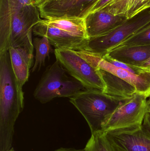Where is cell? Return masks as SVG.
<instances>
[{"label":"cell","mask_w":150,"mask_h":151,"mask_svg":"<svg viewBox=\"0 0 150 151\" xmlns=\"http://www.w3.org/2000/svg\"><path fill=\"white\" fill-rule=\"evenodd\" d=\"M41 19L31 0H0V53L10 47L33 51V29Z\"/></svg>","instance_id":"6da1fadb"},{"label":"cell","mask_w":150,"mask_h":151,"mask_svg":"<svg viewBox=\"0 0 150 151\" xmlns=\"http://www.w3.org/2000/svg\"><path fill=\"white\" fill-rule=\"evenodd\" d=\"M11 67L9 51L0 53V151L12 148L15 125L24 107V96Z\"/></svg>","instance_id":"7a4b0ae2"},{"label":"cell","mask_w":150,"mask_h":151,"mask_svg":"<svg viewBox=\"0 0 150 151\" xmlns=\"http://www.w3.org/2000/svg\"><path fill=\"white\" fill-rule=\"evenodd\" d=\"M69 99L87 122L91 134L102 132L103 127L109 117L128 99L94 89L85 90Z\"/></svg>","instance_id":"3957f363"},{"label":"cell","mask_w":150,"mask_h":151,"mask_svg":"<svg viewBox=\"0 0 150 151\" xmlns=\"http://www.w3.org/2000/svg\"><path fill=\"white\" fill-rule=\"evenodd\" d=\"M61 64L56 60L48 66L33 92V96L42 103L55 98H70L86 89L80 82L68 76Z\"/></svg>","instance_id":"277c9868"},{"label":"cell","mask_w":150,"mask_h":151,"mask_svg":"<svg viewBox=\"0 0 150 151\" xmlns=\"http://www.w3.org/2000/svg\"><path fill=\"white\" fill-rule=\"evenodd\" d=\"M150 24V8L130 18L110 32L90 38L83 49L103 56Z\"/></svg>","instance_id":"5b68a950"},{"label":"cell","mask_w":150,"mask_h":151,"mask_svg":"<svg viewBox=\"0 0 150 151\" xmlns=\"http://www.w3.org/2000/svg\"><path fill=\"white\" fill-rule=\"evenodd\" d=\"M54 54L68 73L82 83L86 89L104 91L106 86L100 70L90 64L76 51L55 49Z\"/></svg>","instance_id":"8992f818"},{"label":"cell","mask_w":150,"mask_h":151,"mask_svg":"<svg viewBox=\"0 0 150 151\" xmlns=\"http://www.w3.org/2000/svg\"><path fill=\"white\" fill-rule=\"evenodd\" d=\"M147 98L136 93L122 103L109 117L102 132L141 126L148 113Z\"/></svg>","instance_id":"52a82bcc"},{"label":"cell","mask_w":150,"mask_h":151,"mask_svg":"<svg viewBox=\"0 0 150 151\" xmlns=\"http://www.w3.org/2000/svg\"><path fill=\"white\" fill-rule=\"evenodd\" d=\"M76 51L93 67L117 76L134 86L137 93L146 98L150 96V71H146L140 75L133 74L114 66L98 54L85 49Z\"/></svg>","instance_id":"ba28073f"},{"label":"cell","mask_w":150,"mask_h":151,"mask_svg":"<svg viewBox=\"0 0 150 151\" xmlns=\"http://www.w3.org/2000/svg\"><path fill=\"white\" fill-rule=\"evenodd\" d=\"M105 133L116 151H150V133L143 125Z\"/></svg>","instance_id":"9c48e42d"},{"label":"cell","mask_w":150,"mask_h":151,"mask_svg":"<svg viewBox=\"0 0 150 151\" xmlns=\"http://www.w3.org/2000/svg\"><path fill=\"white\" fill-rule=\"evenodd\" d=\"M100 0H61L39 9L41 17L84 19Z\"/></svg>","instance_id":"30bf717a"},{"label":"cell","mask_w":150,"mask_h":151,"mask_svg":"<svg viewBox=\"0 0 150 151\" xmlns=\"http://www.w3.org/2000/svg\"><path fill=\"white\" fill-rule=\"evenodd\" d=\"M33 33L39 37H46L51 45L59 50L78 51L84 48L88 40L49 25L44 23L42 19L33 27Z\"/></svg>","instance_id":"8fae6325"},{"label":"cell","mask_w":150,"mask_h":151,"mask_svg":"<svg viewBox=\"0 0 150 151\" xmlns=\"http://www.w3.org/2000/svg\"><path fill=\"white\" fill-rule=\"evenodd\" d=\"M127 19L124 16L114 15L103 9L90 12L84 18L87 36L90 39L105 35Z\"/></svg>","instance_id":"7c38bea8"},{"label":"cell","mask_w":150,"mask_h":151,"mask_svg":"<svg viewBox=\"0 0 150 151\" xmlns=\"http://www.w3.org/2000/svg\"><path fill=\"white\" fill-rule=\"evenodd\" d=\"M105 55L121 63L139 67L150 58V44L116 47Z\"/></svg>","instance_id":"4fadbf2b"},{"label":"cell","mask_w":150,"mask_h":151,"mask_svg":"<svg viewBox=\"0 0 150 151\" xmlns=\"http://www.w3.org/2000/svg\"><path fill=\"white\" fill-rule=\"evenodd\" d=\"M9 51L13 72L23 88L29 78L33 60V51L23 47H10Z\"/></svg>","instance_id":"5bb4252c"},{"label":"cell","mask_w":150,"mask_h":151,"mask_svg":"<svg viewBox=\"0 0 150 151\" xmlns=\"http://www.w3.org/2000/svg\"><path fill=\"white\" fill-rule=\"evenodd\" d=\"M106 86L104 92L110 96L129 99L137 93L134 86L108 72L100 70Z\"/></svg>","instance_id":"9a60e30c"},{"label":"cell","mask_w":150,"mask_h":151,"mask_svg":"<svg viewBox=\"0 0 150 151\" xmlns=\"http://www.w3.org/2000/svg\"><path fill=\"white\" fill-rule=\"evenodd\" d=\"M150 8V0H111L101 9L130 18Z\"/></svg>","instance_id":"2e32d148"},{"label":"cell","mask_w":150,"mask_h":151,"mask_svg":"<svg viewBox=\"0 0 150 151\" xmlns=\"http://www.w3.org/2000/svg\"><path fill=\"white\" fill-rule=\"evenodd\" d=\"M43 22L71 34L89 40L84 19L75 17L49 18L43 19Z\"/></svg>","instance_id":"e0dca14e"},{"label":"cell","mask_w":150,"mask_h":151,"mask_svg":"<svg viewBox=\"0 0 150 151\" xmlns=\"http://www.w3.org/2000/svg\"><path fill=\"white\" fill-rule=\"evenodd\" d=\"M33 43L36 50L35 63L31 70L32 72L33 73L40 70L45 65L46 59L49 58V55L53 50L52 45L46 37H36L33 39Z\"/></svg>","instance_id":"ac0fdd59"},{"label":"cell","mask_w":150,"mask_h":151,"mask_svg":"<svg viewBox=\"0 0 150 151\" xmlns=\"http://www.w3.org/2000/svg\"><path fill=\"white\" fill-rule=\"evenodd\" d=\"M83 151H116L103 132L91 134Z\"/></svg>","instance_id":"d6986e66"},{"label":"cell","mask_w":150,"mask_h":151,"mask_svg":"<svg viewBox=\"0 0 150 151\" xmlns=\"http://www.w3.org/2000/svg\"><path fill=\"white\" fill-rule=\"evenodd\" d=\"M149 44H150V24L123 42L116 47Z\"/></svg>","instance_id":"ffe728a7"},{"label":"cell","mask_w":150,"mask_h":151,"mask_svg":"<svg viewBox=\"0 0 150 151\" xmlns=\"http://www.w3.org/2000/svg\"><path fill=\"white\" fill-rule=\"evenodd\" d=\"M104 59H105L107 61H108L109 63H111L112 64L114 65L116 67L119 68H121L123 70H126L130 72V73H133V74H137V75H140V74H142L146 71H149L145 70L140 67H136V66H131L127 64L124 63H121L119 62L117 60H114L110 58L106 55L102 56Z\"/></svg>","instance_id":"44dd1931"},{"label":"cell","mask_w":150,"mask_h":151,"mask_svg":"<svg viewBox=\"0 0 150 151\" xmlns=\"http://www.w3.org/2000/svg\"><path fill=\"white\" fill-rule=\"evenodd\" d=\"M111 0H100L97 4L92 8L90 12H93L99 10L104 8Z\"/></svg>","instance_id":"7402d4cb"},{"label":"cell","mask_w":150,"mask_h":151,"mask_svg":"<svg viewBox=\"0 0 150 151\" xmlns=\"http://www.w3.org/2000/svg\"><path fill=\"white\" fill-rule=\"evenodd\" d=\"M33 4L38 9L46 5L53 0H31Z\"/></svg>","instance_id":"603a6c76"},{"label":"cell","mask_w":150,"mask_h":151,"mask_svg":"<svg viewBox=\"0 0 150 151\" xmlns=\"http://www.w3.org/2000/svg\"><path fill=\"white\" fill-rule=\"evenodd\" d=\"M143 125L150 133V114H149L147 113L145 115Z\"/></svg>","instance_id":"cb8c5ba5"},{"label":"cell","mask_w":150,"mask_h":151,"mask_svg":"<svg viewBox=\"0 0 150 151\" xmlns=\"http://www.w3.org/2000/svg\"><path fill=\"white\" fill-rule=\"evenodd\" d=\"M54 151H83V150H80V149H76L75 148H61L56 149Z\"/></svg>","instance_id":"d4e9b609"},{"label":"cell","mask_w":150,"mask_h":151,"mask_svg":"<svg viewBox=\"0 0 150 151\" xmlns=\"http://www.w3.org/2000/svg\"><path fill=\"white\" fill-rule=\"evenodd\" d=\"M139 67L145 70L150 71V58L149 60H147L143 64Z\"/></svg>","instance_id":"484cf974"},{"label":"cell","mask_w":150,"mask_h":151,"mask_svg":"<svg viewBox=\"0 0 150 151\" xmlns=\"http://www.w3.org/2000/svg\"><path fill=\"white\" fill-rule=\"evenodd\" d=\"M147 111L148 113L150 114V96L149 100L147 101Z\"/></svg>","instance_id":"4316f807"},{"label":"cell","mask_w":150,"mask_h":151,"mask_svg":"<svg viewBox=\"0 0 150 151\" xmlns=\"http://www.w3.org/2000/svg\"><path fill=\"white\" fill-rule=\"evenodd\" d=\"M6 151H16L14 150V149H13V148H11V149L10 150H9Z\"/></svg>","instance_id":"83f0119b"},{"label":"cell","mask_w":150,"mask_h":151,"mask_svg":"<svg viewBox=\"0 0 150 151\" xmlns=\"http://www.w3.org/2000/svg\"><path fill=\"white\" fill-rule=\"evenodd\" d=\"M61 1V0H53V1Z\"/></svg>","instance_id":"f1b7e54d"}]
</instances>
